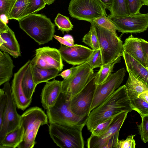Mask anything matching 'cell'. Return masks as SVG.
<instances>
[{"instance_id": "6da1fadb", "label": "cell", "mask_w": 148, "mask_h": 148, "mask_svg": "<svg viewBox=\"0 0 148 148\" xmlns=\"http://www.w3.org/2000/svg\"><path fill=\"white\" fill-rule=\"evenodd\" d=\"M132 110L130 100L124 85L120 86L90 112L86 124L88 130L91 132L99 124L119 114L124 111L131 112Z\"/></svg>"}, {"instance_id": "603a6c76", "label": "cell", "mask_w": 148, "mask_h": 148, "mask_svg": "<svg viewBox=\"0 0 148 148\" xmlns=\"http://www.w3.org/2000/svg\"><path fill=\"white\" fill-rule=\"evenodd\" d=\"M30 66L34 80L37 85L43 82H46L58 76L60 72L55 69H47L39 68L31 64Z\"/></svg>"}, {"instance_id": "b9f144b4", "label": "cell", "mask_w": 148, "mask_h": 148, "mask_svg": "<svg viewBox=\"0 0 148 148\" xmlns=\"http://www.w3.org/2000/svg\"><path fill=\"white\" fill-rule=\"evenodd\" d=\"M78 67V65L65 70L58 74V75L61 76L64 79H67L73 75V73L77 69Z\"/></svg>"}, {"instance_id": "60d3db41", "label": "cell", "mask_w": 148, "mask_h": 148, "mask_svg": "<svg viewBox=\"0 0 148 148\" xmlns=\"http://www.w3.org/2000/svg\"><path fill=\"white\" fill-rule=\"evenodd\" d=\"M53 37L61 44L68 47L72 46L74 45L73 38L70 35H67L64 36L63 37H61L54 35Z\"/></svg>"}, {"instance_id": "5b68a950", "label": "cell", "mask_w": 148, "mask_h": 148, "mask_svg": "<svg viewBox=\"0 0 148 148\" xmlns=\"http://www.w3.org/2000/svg\"><path fill=\"white\" fill-rule=\"evenodd\" d=\"M49 124L74 125L86 123L88 116L80 117L72 111L70 101L62 92L56 103L47 110Z\"/></svg>"}, {"instance_id": "30bf717a", "label": "cell", "mask_w": 148, "mask_h": 148, "mask_svg": "<svg viewBox=\"0 0 148 148\" xmlns=\"http://www.w3.org/2000/svg\"><path fill=\"white\" fill-rule=\"evenodd\" d=\"M3 88L7 95L8 102L2 123L0 126V141L8 133L20 127L21 123V115L17 112L9 81L4 84Z\"/></svg>"}, {"instance_id": "9c48e42d", "label": "cell", "mask_w": 148, "mask_h": 148, "mask_svg": "<svg viewBox=\"0 0 148 148\" xmlns=\"http://www.w3.org/2000/svg\"><path fill=\"white\" fill-rule=\"evenodd\" d=\"M107 16L115 26L117 31L125 33H140L148 27V13H139L121 16Z\"/></svg>"}, {"instance_id": "5bb4252c", "label": "cell", "mask_w": 148, "mask_h": 148, "mask_svg": "<svg viewBox=\"0 0 148 148\" xmlns=\"http://www.w3.org/2000/svg\"><path fill=\"white\" fill-rule=\"evenodd\" d=\"M128 112L124 111L115 116L109 128L102 135L98 136L91 135L87 140V147L105 148L111 138L119 137L120 130Z\"/></svg>"}, {"instance_id": "f1b7e54d", "label": "cell", "mask_w": 148, "mask_h": 148, "mask_svg": "<svg viewBox=\"0 0 148 148\" xmlns=\"http://www.w3.org/2000/svg\"><path fill=\"white\" fill-rule=\"evenodd\" d=\"M28 4V0H16L9 14L8 19H21Z\"/></svg>"}, {"instance_id": "681fc988", "label": "cell", "mask_w": 148, "mask_h": 148, "mask_svg": "<svg viewBox=\"0 0 148 148\" xmlns=\"http://www.w3.org/2000/svg\"><path fill=\"white\" fill-rule=\"evenodd\" d=\"M147 68L148 70V58H145Z\"/></svg>"}, {"instance_id": "4316f807", "label": "cell", "mask_w": 148, "mask_h": 148, "mask_svg": "<svg viewBox=\"0 0 148 148\" xmlns=\"http://www.w3.org/2000/svg\"><path fill=\"white\" fill-rule=\"evenodd\" d=\"M91 24L90 29L82 38V42L90 47L93 50L100 49L98 38L95 25Z\"/></svg>"}, {"instance_id": "d4e9b609", "label": "cell", "mask_w": 148, "mask_h": 148, "mask_svg": "<svg viewBox=\"0 0 148 148\" xmlns=\"http://www.w3.org/2000/svg\"><path fill=\"white\" fill-rule=\"evenodd\" d=\"M22 85L26 97L29 99H32V96L37 85L34 80L30 63L23 77Z\"/></svg>"}, {"instance_id": "7a4b0ae2", "label": "cell", "mask_w": 148, "mask_h": 148, "mask_svg": "<svg viewBox=\"0 0 148 148\" xmlns=\"http://www.w3.org/2000/svg\"><path fill=\"white\" fill-rule=\"evenodd\" d=\"M19 27L38 44L51 40L55 32V25L45 15L33 13L18 20Z\"/></svg>"}, {"instance_id": "ac0fdd59", "label": "cell", "mask_w": 148, "mask_h": 148, "mask_svg": "<svg viewBox=\"0 0 148 148\" xmlns=\"http://www.w3.org/2000/svg\"><path fill=\"white\" fill-rule=\"evenodd\" d=\"M62 91V81L55 80L48 81L43 88L41 95L42 105L45 110L56 103Z\"/></svg>"}, {"instance_id": "4dcf8cb0", "label": "cell", "mask_w": 148, "mask_h": 148, "mask_svg": "<svg viewBox=\"0 0 148 148\" xmlns=\"http://www.w3.org/2000/svg\"><path fill=\"white\" fill-rule=\"evenodd\" d=\"M46 5L44 0H28V5L21 18L28 15L36 13L44 8Z\"/></svg>"}, {"instance_id": "d6986e66", "label": "cell", "mask_w": 148, "mask_h": 148, "mask_svg": "<svg viewBox=\"0 0 148 148\" xmlns=\"http://www.w3.org/2000/svg\"><path fill=\"white\" fill-rule=\"evenodd\" d=\"M123 56L127 71H130L137 79L148 88V70L131 56L123 51Z\"/></svg>"}, {"instance_id": "f6af8a7d", "label": "cell", "mask_w": 148, "mask_h": 148, "mask_svg": "<svg viewBox=\"0 0 148 148\" xmlns=\"http://www.w3.org/2000/svg\"><path fill=\"white\" fill-rule=\"evenodd\" d=\"M138 97L142 99L148 103V91L141 93L138 96Z\"/></svg>"}, {"instance_id": "74e56055", "label": "cell", "mask_w": 148, "mask_h": 148, "mask_svg": "<svg viewBox=\"0 0 148 148\" xmlns=\"http://www.w3.org/2000/svg\"><path fill=\"white\" fill-rule=\"evenodd\" d=\"M16 0H0V14H9Z\"/></svg>"}, {"instance_id": "4fadbf2b", "label": "cell", "mask_w": 148, "mask_h": 148, "mask_svg": "<svg viewBox=\"0 0 148 148\" xmlns=\"http://www.w3.org/2000/svg\"><path fill=\"white\" fill-rule=\"evenodd\" d=\"M35 55L31 60V64L40 68L55 69L61 71L63 64L58 50L48 46L39 48L35 51Z\"/></svg>"}, {"instance_id": "2e32d148", "label": "cell", "mask_w": 148, "mask_h": 148, "mask_svg": "<svg viewBox=\"0 0 148 148\" xmlns=\"http://www.w3.org/2000/svg\"><path fill=\"white\" fill-rule=\"evenodd\" d=\"M31 60L26 62L14 74L11 89L12 96L17 108L24 110L30 104L32 99H29L25 96L22 83L24 74L30 63Z\"/></svg>"}, {"instance_id": "ba28073f", "label": "cell", "mask_w": 148, "mask_h": 148, "mask_svg": "<svg viewBox=\"0 0 148 148\" xmlns=\"http://www.w3.org/2000/svg\"><path fill=\"white\" fill-rule=\"evenodd\" d=\"M93 69L86 62L78 65L77 69L69 78L62 81V91L69 100L81 91L95 76Z\"/></svg>"}, {"instance_id": "836d02e7", "label": "cell", "mask_w": 148, "mask_h": 148, "mask_svg": "<svg viewBox=\"0 0 148 148\" xmlns=\"http://www.w3.org/2000/svg\"><path fill=\"white\" fill-rule=\"evenodd\" d=\"M86 62L93 69L95 68H100L103 65L100 49L93 50Z\"/></svg>"}, {"instance_id": "44dd1931", "label": "cell", "mask_w": 148, "mask_h": 148, "mask_svg": "<svg viewBox=\"0 0 148 148\" xmlns=\"http://www.w3.org/2000/svg\"><path fill=\"white\" fill-rule=\"evenodd\" d=\"M8 53L0 51V85L8 82L13 75L14 67Z\"/></svg>"}, {"instance_id": "8d00e7d4", "label": "cell", "mask_w": 148, "mask_h": 148, "mask_svg": "<svg viewBox=\"0 0 148 148\" xmlns=\"http://www.w3.org/2000/svg\"><path fill=\"white\" fill-rule=\"evenodd\" d=\"M7 102V95L3 89L1 88L0 89V126L2 123Z\"/></svg>"}, {"instance_id": "f546056e", "label": "cell", "mask_w": 148, "mask_h": 148, "mask_svg": "<svg viewBox=\"0 0 148 148\" xmlns=\"http://www.w3.org/2000/svg\"><path fill=\"white\" fill-rule=\"evenodd\" d=\"M56 25L58 29L63 34L64 32H68L71 30L73 27L69 18L60 13H58L54 20Z\"/></svg>"}, {"instance_id": "d590c367", "label": "cell", "mask_w": 148, "mask_h": 148, "mask_svg": "<svg viewBox=\"0 0 148 148\" xmlns=\"http://www.w3.org/2000/svg\"><path fill=\"white\" fill-rule=\"evenodd\" d=\"M128 11L130 14L140 13V10L144 5L142 0H126Z\"/></svg>"}, {"instance_id": "83f0119b", "label": "cell", "mask_w": 148, "mask_h": 148, "mask_svg": "<svg viewBox=\"0 0 148 148\" xmlns=\"http://www.w3.org/2000/svg\"><path fill=\"white\" fill-rule=\"evenodd\" d=\"M110 15L115 16H121L130 14L126 0H113L111 6L108 9Z\"/></svg>"}, {"instance_id": "52a82bcc", "label": "cell", "mask_w": 148, "mask_h": 148, "mask_svg": "<svg viewBox=\"0 0 148 148\" xmlns=\"http://www.w3.org/2000/svg\"><path fill=\"white\" fill-rule=\"evenodd\" d=\"M106 9L99 0H71L68 10L72 17L91 23L96 18L107 16Z\"/></svg>"}, {"instance_id": "7402d4cb", "label": "cell", "mask_w": 148, "mask_h": 148, "mask_svg": "<svg viewBox=\"0 0 148 148\" xmlns=\"http://www.w3.org/2000/svg\"><path fill=\"white\" fill-rule=\"evenodd\" d=\"M129 76L125 86L129 99L132 100L138 98L143 92L148 91L147 88L135 78L129 71H127Z\"/></svg>"}, {"instance_id": "e575fe53", "label": "cell", "mask_w": 148, "mask_h": 148, "mask_svg": "<svg viewBox=\"0 0 148 148\" xmlns=\"http://www.w3.org/2000/svg\"><path fill=\"white\" fill-rule=\"evenodd\" d=\"M141 123L138 125L139 133L144 143L148 142V114L141 116Z\"/></svg>"}, {"instance_id": "bcb514c9", "label": "cell", "mask_w": 148, "mask_h": 148, "mask_svg": "<svg viewBox=\"0 0 148 148\" xmlns=\"http://www.w3.org/2000/svg\"><path fill=\"white\" fill-rule=\"evenodd\" d=\"M8 18L7 16L5 14H0V20L5 24L8 23Z\"/></svg>"}, {"instance_id": "ee69618b", "label": "cell", "mask_w": 148, "mask_h": 148, "mask_svg": "<svg viewBox=\"0 0 148 148\" xmlns=\"http://www.w3.org/2000/svg\"><path fill=\"white\" fill-rule=\"evenodd\" d=\"M106 8L108 9L112 5L113 0H99Z\"/></svg>"}, {"instance_id": "cb8c5ba5", "label": "cell", "mask_w": 148, "mask_h": 148, "mask_svg": "<svg viewBox=\"0 0 148 148\" xmlns=\"http://www.w3.org/2000/svg\"><path fill=\"white\" fill-rule=\"evenodd\" d=\"M24 130L20 126L8 133L0 141V148L17 147L23 140Z\"/></svg>"}, {"instance_id": "9a60e30c", "label": "cell", "mask_w": 148, "mask_h": 148, "mask_svg": "<svg viewBox=\"0 0 148 148\" xmlns=\"http://www.w3.org/2000/svg\"><path fill=\"white\" fill-rule=\"evenodd\" d=\"M61 45L58 50L62 59L73 66L80 65L86 62L93 51L80 45L74 44L70 47Z\"/></svg>"}, {"instance_id": "8992f818", "label": "cell", "mask_w": 148, "mask_h": 148, "mask_svg": "<svg viewBox=\"0 0 148 148\" xmlns=\"http://www.w3.org/2000/svg\"><path fill=\"white\" fill-rule=\"evenodd\" d=\"M94 24L98 38L103 64L123 56V43L117 33Z\"/></svg>"}, {"instance_id": "8fae6325", "label": "cell", "mask_w": 148, "mask_h": 148, "mask_svg": "<svg viewBox=\"0 0 148 148\" xmlns=\"http://www.w3.org/2000/svg\"><path fill=\"white\" fill-rule=\"evenodd\" d=\"M125 73V68H122L111 74L103 83L96 85L90 112L101 104L120 87Z\"/></svg>"}, {"instance_id": "484cf974", "label": "cell", "mask_w": 148, "mask_h": 148, "mask_svg": "<svg viewBox=\"0 0 148 148\" xmlns=\"http://www.w3.org/2000/svg\"><path fill=\"white\" fill-rule=\"evenodd\" d=\"M121 60L120 57L115 60L103 64L99 71L96 73L95 76V83L96 85L103 83L111 74L114 65L119 62Z\"/></svg>"}, {"instance_id": "1f68e13d", "label": "cell", "mask_w": 148, "mask_h": 148, "mask_svg": "<svg viewBox=\"0 0 148 148\" xmlns=\"http://www.w3.org/2000/svg\"><path fill=\"white\" fill-rule=\"evenodd\" d=\"M132 110L137 112L141 117L148 114V103L142 99L138 97L130 100Z\"/></svg>"}, {"instance_id": "ab89813d", "label": "cell", "mask_w": 148, "mask_h": 148, "mask_svg": "<svg viewBox=\"0 0 148 148\" xmlns=\"http://www.w3.org/2000/svg\"><path fill=\"white\" fill-rule=\"evenodd\" d=\"M136 135H130L125 140H119L118 148H135L136 144L134 138Z\"/></svg>"}, {"instance_id": "f35d334b", "label": "cell", "mask_w": 148, "mask_h": 148, "mask_svg": "<svg viewBox=\"0 0 148 148\" xmlns=\"http://www.w3.org/2000/svg\"><path fill=\"white\" fill-rule=\"evenodd\" d=\"M113 118L99 124L91 132V135L98 136L104 133L109 127Z\"/></svg>"}, {"instance_id": "c3c4849f", "label": "cell", "mask_w": 148, "mask_h": 148, "mask_svg": "<svg viewBox=\"0 0 148 148\" xmlns=\"http://www.w3.org/2000/svg\"><path fill=\"white\" fill-rule=\"evenodd\" d=\"M144 5L148 6V0H142Z\"/></svg>"}, {"instance_id": "277c9868", "label": "cell", "mask_w": 148, "mask_h": 148, "mask_svg": "<svg viewBox=\"0 0 148 148\" xmlns=\"http://www.w3.org/2000/svg\"><path fill=\"white\" fill-rule=\"evenodd\" d=\"M48 123L47 115L40 108L34 107L26 110L21 115V126L24 132L23 140L17 147L33 148L40 126Z\"/></svg>"}, {"instance_id": "3957f363", "label": "cell", "mask_w": 148, "mask_h": 148, "mask_svg": "<svg viewBox=\"0 0 148 148\" xmlns=\"http://www.w3.org/2000/svg\"><path fill=\"white\" fill-rule=\"evenodd\" d=\"M86 123L74 125L50 124L49 133L56 145L62 148H84L82 130Z\"/></svg>"}, {"instance_id": "7bdbcfd3", "label": "cell", "mask_w": 148, "mask_h": 148, "mask_svg": "<svg viewBox=\"0 0 148 148\" xmlns=\"http://www.w3.org/2000/svg\"><path fill=\"white\" fill-rule=\"evenodd\" d=\"M139 39L145 58H148V42L141 38Z\"/></svg>"}, {"instance_id": "d6a6232c", "label": "cell", "mask_w": 148, "mask_h": 148, "mask_svg": "<svg viewBox=\"0 0 148 148\" xmlns=\"http://www.w3.org/2000/svg\"><path fill=\"white\" fill-rule=\"evenodd\" d=\"M92 22L97 26L116 33L117 30L115 26L106 15H103L96 18Z\"/></svg>"}, {"instance_id": "7c38bea8", "label": "cell", "mask_w": 148, "mask_h": 148, "mask_svg": "<svg viewBox=\"0 0 148 148\" xmlns=\"http://www.w3.org/2000/svg\"><path fill=\"white\" fill-rule=\"evenodd\" d=\"M96 86L95 77L69 100L70 107L75 114L80 117L88 116Z\"/></svg>"}, {"instance_id": "e0dca14e", "label": "cell", "mask_w": 148, "mask_h": 148, "mask_svg": "<svg viewBox=\"0 0 148 148\" xmlns=\"http://www.w3.org/2000/svg\"><path fill=\"white\" fill-rule=\"evenodd\" d=\"M0 49L14 58L21 56L20 45L14 33L7 25L0 29Z\"/></svg>"}, {"instance_id": "ffe728a7", "label": "cell", "mask_w": 148, "mask_h": 148, "mask_svg": "<svg viewBox=\"0 0 148 148\" xmlns=\"http://www.w3.org/2000/svg\"><path fill=\"white\" fill-rule=\"evenodd\" d=\"M123 51L147 68L145 56L139 38L131 35L125 40L123 44Z\"/></svg>"}, {"instance_id": "7dc6e473", "label": "cell", "mask_w": 148, "mask_h": 148, "mask_svg": "<svg viewBox=\"0 0 148 148\" xmlns=\"http://www.w3.org/2000/svg\"><path fill=\"white\" fill-rule=\"evenodd\" d=\"M55 0H44L47 5H49L53 3Z\"/></svg>"}]
</instances>
